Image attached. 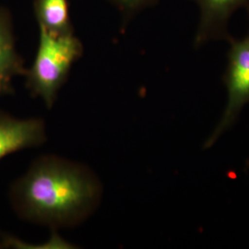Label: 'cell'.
Segmentation results:
<instances>
[{
	"instance_id": "cell-6",
	"label": "cell",
	"mask_w": 249,
	"mask_h": 249,
	"mask_svg": "<svg viewBox=\"0 0 249 249\" xmlns=\"http://www.w3.org/2000/svg\"><path fill=\"white\" fill-rule=\"evenodd\" d=\"M27 69L16 47L11 12L0 7V97L14 93L13 80L24 76Z\"/></svg>"
},
{
	"instance_id": "cell-1",
	"label": "cell",
	"mask_w": 249,
	"mask_h": 249,
	"mask_svg": "<svg viewBox=\"0 0 249 249\" xmlns=\"http://www.w3.org/2000/svg\"><path fill=\"white\" fill-rule=\"evenodd\" d=\"M98 178L86 166L56 156H42L10 187L9 200L19 218L52 228L71 227L97 208Z\"/></svg>"
},
{
	"instance_id": "cell-3",
	"label": "cell",
	"mask_w": 249,
	"mask_h": 249,
	"mask_svg": "<svg viewBox=\"0 0 249 249\" xmlns=\"http://www.w3.org/2000/svg\"><path fill=\"white\" fill-rule=\"evenodd\" d=\"M249 13V6L247 8ZM228 63L224 74L228 101L220 122L206 141V149L212 147L237 119L241 110L249 103V33L242 39L231 38Z\"/></svg>"
},
{
	"instance_id": "cell-7",
	"label": "cell",
	"mask_w": 249,
	"mask_h": 249,
	"mask_svg": "<svg viewBox=\"0 0 249 249\" xmlns=\"http://www.w3.org/2000/svg\"><path fill=\"white\" fill-rule=\"evenodd\" d=\"M38 27L53 35L74 33L69 0H34Z\"/></svg>"
},
{
	"instance_id": "cell-5",
	"label": "cell",
	"mask_w": 249,
	"mask_h": 249,
	"mask_svg": "<svg viewBox=\"0 0 249 249\" xmlns=\"http://www.w3.org/2000/svg\"><path fill=\"white\" fill-rule=\"evenodd\" d=\"M45 123L39 118L18 119L0 111V160L45 142Z\"/></svg>"
},
{
	"instance_id": "cell-4",
	"label": "cell",
	"mask_w": 249,
	"mask_h": 249,
	"mask_svg": "<svg viewBox=\"0 0 249 249\" xmlns=\"http://www.w3.org/2000/svg\"><path fill=\"white\" fill-rule=\"evenodd\" d=\"M198 8L199 17L194 37V46L199 48L213 41L231 38L229 24L233 14L248 8L249 0H189Z\"/></svg>"
},
{
	"instance_id": "cell-8",
	"label": "cell",
	"mask_w": 249,
	"mask_h": 249,
	"mask_svg": "<svg viewBox=\"0 0 249 249\" xmlns=\"http://www.w3.org/2000/svg\"><path fill=\"white\" fill-rule=\"evenodd\" d=\"M126 18L154 6L159 0H107Z\"/></svg>"
},
{
	"instance_id": "cell-2",
	"label": "cell",
	"mask_w": 249,
	"mask_h": 249,
	"mask_svg": "<svg viewBox=\"0 0 249 249\" xmlns=\"http://www.w3.org/2000/svg\"><path fill=\"white\" fill-rule=\"evenodd\" d=\"M82 54L83 45L74 33L53 35L39 28L36 57L24 75L31 95L43 99L48 108L53 107L72 66Z\"/></svg>"
}]
</instances>
